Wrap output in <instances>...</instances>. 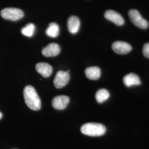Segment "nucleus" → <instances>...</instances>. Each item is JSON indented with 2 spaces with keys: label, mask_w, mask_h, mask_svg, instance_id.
<instances>
[{
  "label": "nucleus",
  "mask_w": 149,
  "mask_h": 149,
  "mask_svg": "<svg viewBox=\"0 0 149 149\" xmlns=\"http://www.w3.org/2000/svg\"><path fill=\"white\" fill-rule=\"evenodd\" d=\"M143 53L146 58L149 59V43H146L145 44H144Z\"/></svg>",
  "instance_id": "nucleus-17"
},
{
  "label": "nucleus",
  "mask_w": 149,
  "mask_h": 149,
  "mask_svg": "<svg viewBox=\"0 0 149 149\" xmlns=\"http://www.w3.org/2000/svg\"><path fill=\"white\" fill-rule=\"evenodd\" d=\"M123 83L125 86L130 87L133 86H139L141 82L138 76L134 73H130L123 78Z\"/></svg>",
  "instance_id": "nucleus-10"
},
{
  "label": "nucleus",
  "mask_w": 149,
  "mask_h": 149,
  "mask_svg": "<svg viewBox=\"0 0 149 149\" xmlns=\"http://www.w3.org/2000/svg\"><path fill=\"white\" fill-rule=\"evenodd\" d=\"M112 49L117 54L124 55L130 53L132 50V47L127 42L117 41L112 44Z\"/></svg>",
  "instance_id": "nucleus-6"
},
{
  "label": "nucleus",
  "mask_w": 149,
  "mask_h": 149,
  "mask_svg": "<svg viewBox=\"0 0 149 149\" xmlns=\"http://www.w3.org/2000/svg\"><path fill=\"white\" fill-rule=\"evenodd\" d=\"M36 27L34 24L32 23H28L27 25L22 29V34L28 37H32L34 35L35 32Z\"/></svg>",
  "instance_id": "nucleus-16"
},
{
  "label": "nucleus",
  "mask_w": 149,
  "mask_h": 149,
  "mask_svg": "<svg viewBox=\"0 0 149 149\" xmlns=\"http://www.w3.org/2000/svg\"><path fill=\"white\" fill-rule=\"evenodd\" d=\"M101 74V69L97 66L90 67L85 70L86 76L90 80H98L100 77Z\"/></svg>",
  "instance_id": "nucleus-13"
},
{
  "label": "nucleus",
  "mask_w": 149,
  "mask_h": 149,
  "mask_svg": "<svg viewBox=\"0 0 149 149\" xmlns=\"http://www.w3.org/2000/svg\"><path fill=\"white\" fill-rule=\"evenodd\" d=\"M46 34L48 37L52 38L57 37L59 34V27L55 23H51L46 30Z\"/></svg>",
  "instance_id": "nucleus-14"
},
{
  "label": "nucleus",
  "mask_w": 149,
  "mask_h": 149,
  "mask_svg": "<svg viewBox=\"0 0 149 149\" xmlns=\"http://www.w3.org/2000/svg\"><path fill=\"white\" fill-rule=\"evenodd\" d=\"M2 118V113L0 112V119Z\"/></svg>",
  "instance_id": "nucleus-18"
},
{
  "label": "nucleus",
  "mask_w": 149,
  "mask_h": 149,
  "mask_svg": "<svg viewBox=\"0 0 149 149\" xmlns=\"http://www.w3.org/2000/svg\"><path fill=\"white\" fill-rule=\"evenodd\" d=\"M129 17L130 21L135 26L140 29H146L149 27V23L140 15L138 11L136 10H130L129 11Z\"/></svg>",
  "instance_id": "nucleus-4"
},
{
  "label": "nucleus",
  "mask_w": 149,
  "mask_h": 149,
  "mask_svg": "<svg viewBox=\"0 0 149 149\" xmlns=\"http://www.w3.org/2000/svg\"><path fill=\"white\" fill-rule=\"evenodd\" d=\"M36 69L38 73L42 75L44 77H49L53 72V68L51 65L45 63H39L36 65Z\"/></svg>",
  "instance_id": "nucleus-11"
},
{
  "label": "nucleus",
  "mask_w": 149,
  "mask_h": 149,
  "mask_svg": "<svg viewBox=\"0 0 149 149\" xmlns=\"http://www.w3.org/2000/svg\"><path fill=\"white\" fill-rule=\"evenodd\" d=\"M24 101L27 106L33 111H38L41 108V101L35 88L32 86H26L23 90Z\"/></svg>",
  "instance_id": "nucleus-1"
},
{
  "label": "nucleus",
  "mask_w": 149,
  "mask_h": 149,
  "mask_svg": "<svg viewBox=\"0 0 149 149\" xmlns=\"http://www.w3.org/2000/svg\"><path fill=\"white\" fill-rule=\"evenodd\" d=\"M69 102V97L65 95L58 96L54 98L52 101V106L56 109L63 110L67 107Z\"/></svg>",
  "instance_id": "nucleus-7"
},
{
  "label": "nucleus",
  "mask_w": 149,
  "mask_h": 149,
  "mask_svg": "<svg viewBox=\"0 0 149 149\" xmlns=\"http://www.w3.org/2000/svg\"><path fill=\"white\" fill-rule=\"evenodd\" d=\"M70 80L69 73L66 71H59L54 80V84L57 88H61L66 85Z\"/></svg>",
  "instance_id": "nucleus-5"
},
{
  "label": "nucleus",
  "mask_w": 149,
  "mask_h": 149,
  "mask_svg": "<svg viewBox=\"0 0 149 149\" xmlns=\"http://www.w3.org/2000/svg\"><path fill=\"white\" fill-rule=\"evenodd\" d=\"M60 52V47L56 43L49 44L42 50V54L47 57H52L58 55Z\"/></svg>",
  "instance_id": "nucleus-9"
},
{
  "label": "nucleus",
  "mask_w": 149,
  "mask_h": 149,
  "mask_svg": "<svg viewBox=\"0 0 149 149\" xmlns=\"http://www.w3.org/2000/svg\"><path fill=\"white\" fill-rule=\"evenodd\" d=\"M81 132L87 136H100L106 133V128L100 123H88L81 127Z\"/></svg>",
  "instance_id": "nucleus-2"
},
{
  "label": "nucleus",
  "mask_w": 149,
  "mask_h": 149,
  "mask_svg": "<svg viewBox=\"0 0 149 149\" xmlns=\"http://www.w3.org/2000/svg\"><path fill=\"white\" fill-rule=\"evenodd\" d=\"M68 27L69 32L76 34L79 32L80 27V21L76 16H71L68 21Z\"/></svg>",
  "instance_id": "nucleus-12"
},
{
  "label": "nucleus",
  "mask_w": 149,
  "mask_h": 149,
  "mask_svg": "<svg viewBox=\"0 0 149 149\" xmlns=\"http://www.w3.org/2000/svg\"><path fill=\"white\" fill-rule=\"evenodd\" d=\"M109 93L106 89H100L96 93V101L99 103H102L109 98Z\"/></svg>",
  "instance_id": "nucleus-15"
},
{
  "label": "nucleus",
  "mask_w": 149,
  "mask_h": 149,
  "mask_svg": "<svg viewBox=\"0 0 149 149\" xmlns=\"http://www.w3.org/2000/svg\"><path fill=\"white\" fill-rule=\"evenodd\" d=\"M104 17L107 19L113 22L117 26H123L125 21L122 15L116 11L113 10H108L104 13Z\"/></svg>",
  "instance_id": "nucleus-8"
},
{
  "label": "nucleus",
  "mask_w": 149,
  "mask_h": 149,
  "mask_svg": "<svg viewBox=\"0 0 149 149\" xmlns=\"http://www.w3.org/2000/svg\"><path fill=\"white\" fill-rule=\"evenodd\" d=\"M2 17L7 20L12 21H18L24 16V13L21 10L17 8H6L1 11Z\"/></svg>",
  "instance_id": "nucleus-3"
}]
</instances>
